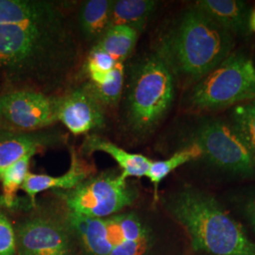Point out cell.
<instances>
[{
  "mask_svg": "<svg viewBox=\"0 0 255 255\" xmlns=\"http://www.w3.org/2000/svg\"><path fill=\"white\" fill-rule=\"evenodd\" d=\"M236 42L230 31L194 5L165 31L155 53L174 77L196 84L234 52Z\"/></svg>",
  "mask_w": 255,
  "mask_h": 255,
  "instance_id": "cell-1",
  "label": "cell"
},
{
  "mask_svg": "<svg viewBox=\"0 0 255 255\" xmlns=\"http://www.w3.org/2000/svg\"><path fill=\"white\" fill-rule=\"evenodd\" d=\"M164 207L190 238L192 248L213 255H255L245 229L212 195L194 188L176 192Z\"/></svg>",
  "mask_w": 255,
  "mask_h": 255,
  "instance_id": "cell-2",
  "label": "cell"
},
{
  "mask_svg": "<svg viewBox=\"0 0 255 255\" xmlns=\"http://www.w3.org/2000/svg\"><path fill=\"white\" fill-rule=\"evenodd\" d=\"M67 31L0 24V75L10 82L46 83L72 61Z\"/></svg>",
  "mask_w": 255,
  "mask_h": 255,
  "instance_id": "cell-3",
  "label": "cell"
},
{
  "mask_svg": "<svg viewBox=\"0 0 255 255\" xmlns=\"http://www.w3.org/2000/svg\"><path fill=\"white\" fill-rule=\"evenodd\" d=\"M175 77L157 54L148 55L135 65L126 100V124L137 135L151 132L173 103Z\"/></svg>",
  "mask_w": 255,
  "mask_h": 255,
  "instance_id": "cell-4",
  "label": "cell"
},
{
  "mask_svg": "<svg viewBox=\"0 0 255 255\" xmlns=\"http://www.w3.org/2000/svg\"><path fill=\"white\" fill-rule=\"evenodd\" d=\"M255 100V64L234 51L219 66L194 84L187 103L195 111L213 112Z\"/></svg>",
  "mask_w": 255,
  "mask_h": 255,
  "instance_id": "cell-5",
  "label": "cell"
},
{
  "mask_svg": "<svg viewBox=\"0 0 255 255\" xmlns=\"http://www.w3.org/2000/svg\"><path fill=\"white\" fill-rule=\"evenodd\" d=\"M70 213L89 218L107 219L131 205L136 192L120 173L106 172L86 179L73 189L57 191Z\"/></svg>",
  "mask_w": 255,
  "mask_h": 255,
  "instance_id": "cell-6",
  "label": "cell"
},
{
  "mask_svg": "<svg viewBox=\"0 0 255 255\" xmlns=\"http://www.w3.org/2000/svg\"><path fill=\"white\" fill-rule=\"evenodd\" d=\"M193 142L201 147L202 156L219 169L241 176L255 172V159L232 123L220 119L202 122Z\"/></svg>",
  "mask_w": 255,
  "mask_h": 255,
  "instance_id": "cell-7",
  "label": "cell"
},
{
  "mask_svg": "<svg viewBox=\"0 0 255 255\" xmlns=\"http://www.w3.org/2000/svg\"><path fill=\"white\" fill-rule=\"evenodd\" d=\"M60 98L36 90H14L0 96V119L20 131H37L59 121Z\"/></svg>",
  "mask_w": 255,
  "mask_h": 255,
  "instance_id": "cell-8",
  "label": "cell"
},
{
  "mask_svg": "<svg viewBox=\"0 0 255 255\" xmlns=\"http://www.w3.org/2000/svg\"><path fill=\"white\" fill-rule=\"evenodd\" d=\"M17 255H71L68 230L58 220L37 217L22 222L15 230Z\"/></svg>",
  "mask_w": 255,
  "mask_h": 255,
  "instance_id": "cell-9",
  "label": "cell"
},
{
  "mask_svg": "<svg viewBox=\"0 0 255 255\" xmlns=\"http://www.w3.org/2000/svg\"><path fill=\"white\" fill-rule=\"evenodd\" d=\"M0 24L65 32L62 13L53 4L33 0H0Z\"/></svg>",
  "mask_w": 255,
  "mask_h": 255,
  "instance_id": "cell-10",
  "label": "cell"
},
{
  "mask_svg": "<svg viewBox=\"0 0 255 255\" xmlns=\"http://www.w3.org/2000/svg\"><path fill=\"white\" fill-rule=\"evenodd\" d=\"M58 119L74 135L88 133L105 124L102 104L84 87L60 99Z\"/></svg>",
  "mask_w": 255,
  "mask_h": 255,
  "instance_id": "cell-11",
  "label": "cell"
},
{
  "mask_svg": "<svg viewBox=\"0 0 255 255\" xmlns=\"http://www.w3.org/2000/svg\"><path fill=\"white\" fill-rule=\"evenodd\" d=\"M194 5L236 38H248L251 35L250 17L252 9L246 2L240 0H200Z\"/></svg>",
  "mask_w": 255,
  "mask_h": 255,
  "instance_id": "cell-12",
  "label": "cell"
},
{
  "mask_svg": "<svg viewBox=\"0 0 255 255\" xmlns=\"http://www.w3.org/2000/svg\"><path fill=\"white\" fill-rule=\"evenodd\" d=\"M56 137L42 132L20 131L15 129L0 130V170L40 148L49 146Z\"/></svg>",
  "mask_w": 255,
  "mask_h": 255,
  "instance_id": "cell-13",
  "label": "cell"
},
{
  "mask_svg": "<svg viewBox=\"0 0 255 255\" xmlns=\"http://www.w3.org/2000/svg\"><path fill=\"white\" fill-rule=\"evenodd\" d=\"M82 150L87 154L101 151L110 155L119 165L120 177L127 181L128 178L146 177L152 161L144 155L131 153L119 147L116 144L107 141L96 134H90L85 138Z\"/></svg>",
  "mask_w": 255,
  "mask_h": 255,
  "instance_id": "cell-14",
  "label": "cell"
},
{
  "mask_svg": "<svg viewBox=\"0 0 255 255\" xmlns=\"http://www.w3.org/2000/svg\"><path fill=\"white\" fill-rule=\"evenodd\" d=\"M88 170L83 166L75 151H71V164L68 171L61 176L45 174H27L21 189L26 192L31 204L36 203V197L41 192L57 189V191L70 190L87 179Z\"/></svg>",
  "mask_w": 255,
  "mask_h": 255,
  "instance_id": "cell-15",
  "label": "cell"
},
{
  "mask_svg": "<svg viewBox=\"0 0 255 255\" xmlns=\"http://www.w3.org/2000/svg\"><path fill=\"white\" fill-rule=\"evenodd\" d=\"M67 223L88 255H109L114 245L105 219L89 218L69 212Z\"/></svg>",
  "mask_w": 255,
  "mask_h": 255,
  "instance_id": "cell-16",
  "label": "cell"
},
{
  "mask_svg": "<svg viewBox=\"0 0 255 255\" xmlns=\"http://www.w3.org/2000/svg\"><path fill=\"white\" fill-rule=\"evenodd\" d=\"M158 2L154 0H118L113 2L110 27L128 26L141 30L154 13Z\"/></svg>",
  "mask_w": 255,
  "mask_h": 255,
  "instance_id": "cell-17",
  "label": "cell"
},
{
  "mask_svg": "<svg viewBox=\"0 0 255 255\" xmlns=\"http://www.w3.org/2000/svg\"><path fill=\"white\" fill-rule=\"evenodd\" d=\"M111 0H89L82 5L79 15L80 28L87 40L99 41L110 27Z\"/></svg>",
  "mask_w": 255,
  "mask_h": 255,
  "instance_id": "cell-18",
  "label": "cell"
},
{
  "mask_svg": "<svg viewBox=\"0 0 255 255\" xmlns=\"http://www.w3.org/2000/svg\"><path fill=\"white\" fill-rule=\"evenodd\" d=\"M140 31L128 26H112L94 46L101 48L117 62L124 63L136 46Z\"/></svg>",
  "mask_w": 255,
  "mask_h": 255,
  "instance_id": "cell-19",
  "label": "cell"
},
{
  "mask_svg": "<svg viewBox=\"0 0 255 255\" xmlns=\"http://www.w3.org/2000/svg\"><path fill=\"white\" fill-rule=\"evenodd\" d=\"M202 157V151L198 144L192 142L189 146L183 147L182 149L175 152L168 159L162 161H155L150 164V167L146 173V177L153 186L154 202L159 200V186L161 182L178 167L187 164L191 161L197 160Z\"/></svg>",
  "mask_w": 255,
  "mask_h": 255,
  "instance_id": "cell-20",
  "label": "cell"
},
{
  "mask_svg": "<svg viewBox=\"0 0 255 255\" xmlns=\"http://www.w3.org/2000/svg\"><path fill=\"white\" fill-rule=\"evenodd\" d=\"M114 246L128 241L151 237L148 228L134 213L115 215L105 219Z\"/></svg>",
  "mask_w": 255,
  "mask_h": 255,
  "instance_id": "cell-21",
  "label": "cell"
},
{
  "mask_svg": "<svg viewBox=\"0 0 255 255\" xmlns=\"http://www.w3.org/2000/svg\"><path fill=\"white\" fill-rule=\"evenodd\" d=\"M36 153L27 154L2 170V195L0 197V204L2 206L12 208L16 204L17 192L22 187L27 174L29 173L31 158Z\"/></svg>",
  "mask_w": 255,
  "mask_h": 255,
  "instance_id": "cell-22",
  "label": "cell"
},
{
  "mask_svg": "<svg viewBox=\"0 0 255 255\" xmlns=\"http://www.w3.org/2000/svg\"><path fill=\"white\" fill-rule=\"evenodd\" d=\"M124 86V64L119 63L109 79L101 85H96L91 82L84 87L87 91L101 102L102 106H115L119 103Z\"/></svg>",
  "mask_w": 255,
  "mask_h": 255,
  "instance_id": "cell-23",
  "label": "cell"
},
{
  "mask_svg": "<svg viewBox=\"0 0 255 255\" xmlns=\"http://www.w3.org/2000/svg\"><path fill=\"white\" fill-rule=\"evenodd\" d=\"M232 124L243 138L255 159V100L240 103L234 108Z\"/></svg>",
  "mask_w": 255,
  "mask_h": 255,
  "instance_id": "cell-24",
  "label": "cell"
},
{
  "mask_svg": "<svg viewBox=\"0 0 255 255\" xmlns=\"http://www.w3.org/2000/svg\"><path fill=\"white\" fill-rule=\"evenodd\" d=\"M117 62L108 53L101 48L93 46L86 61V72L89 76L90 82L101 85L106 82L117 66Z\"/></svg>",
  "mask_w": 255,
  "mask_h": 255,
  "instance_id": "cell-25",
  "label": "cell"
},
{
  "mask_svg": "<svg viewBox=\"0 0 255 255\" xmlns=\"http://www.w3.org/2000/svg\"><path fill=\"white\" fill-rule=\"evenodd\" d=\"M0 255H17L15 230L2 211H0Z\"/></svg>",
  "mask_w": 255,
  "mask_h": 255,
  "instance_id": "cell-26",
  "label": "cell"
},
{
  "mask_svg": "<svg viewBox=\"0 0 255 255\" xmlns=\"http://www.w3.org/2000/svg\"><path fill=\"white\" fill-rule=\"evenodd\" d=\"M153 244L152 237L143 240L128 241L114 246L109 255H146Z\"/></svg>",
  "mask_w": 255,
  "mask_h": 255,
  "instance_id": "cell-27",
  "label": "cell"
},
{
  "mask_svg": "<svg viewBox=\"0 0 255 255\" xmlns=\"http://www.w3.org/2000/svg\"><path fill=\"white\" fill-rule=\"evenodd\" d=\"M242 210L247 220L255 233V190L249 194L244 199Z\"/></svg>",
  "mask_w": 255,
  "mask_h": 255,
  "instance_id": "cell-28",
  "label": "cell"
},
{
  "mask_svg": "<svg viewBox=\"0 0 255 255\" xmlns=\"http://www.w3.org/2000/svg\"><path fill=\"white\" fill-rule=\"evenodd\" d=\"M250 27L252 31L255 32V8L252 10L251 17H250Z\"/></svg>",
  "mask_w": 255,
  "mask_h": 255,
  "instance_id": "cell-29",
  "label": "cell"
},
{
  "mask_svg": "<svg viewBox=\"0 0 255 255\" xmlns=\"http://www.w3.org/2000/svg\"><path fill=\"white\" fill-rule=\"evenodd\" d=\"M2 129H12V128L8 127V126L3 122V120L0 119V130H2Z\"/></svg>",
  "mask_w": 255,
  "mask_h": 255,
  "instance_id": "cell-30",
  "label": "cell"
},
{
  "mask_svg": "<svg viewBox=\"0 0 255 255\" xmlns=\"http://www.w3.org/2000/svg\"><path fill=\"white\" fill-rule=\"evenodd\" d=\"M1 174H2V171L0 170V181H1Z\"/></svg>",
  "mask_w": 255,
  "mask_h": 255,
  "instance_id": "cell-31",
  "label": "cell"
},
{
  "mask_svg": "<svg viewBox=\"0 0 255 255\" xmlns=\"http://www.w3.org/2000/svg\"><path fill=\"white\" fill-rule=\"evenodd\" d=\"M0 76H1V75H0Z\"/></svg>",
  "mask_w": 255,
  "mask_h": 255,
  "instance_id": "cell-32",
  "label": "cell"
}]
</instances>
